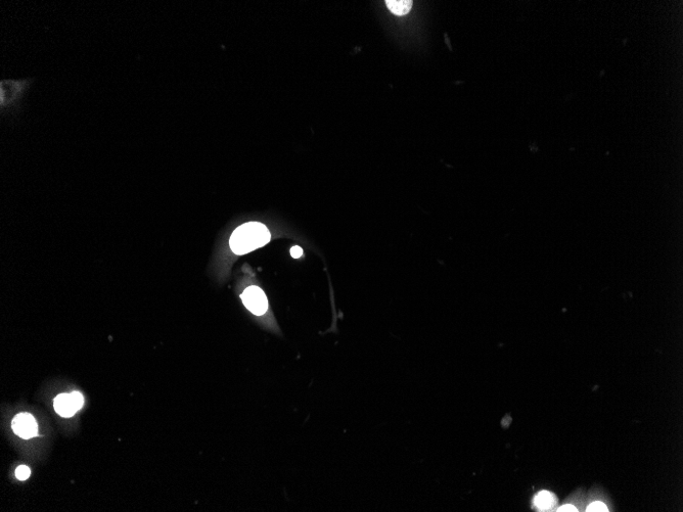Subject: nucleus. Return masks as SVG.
<instances>
[{
    "label": "nucleus",
    "mask_w": 683,
    "mask_h": 512,
    "mask_svg": "<svg viewBox=\"0 0 683 512\" xmlns=\"http://www.w3.org/2000/svg\"><path fill=\"white\" fill-rule=\"evenodd\" d=\"M244 305L246 308L257 316L264 315L268 310V300L264 292L256 286L252 285L245 290L240 296Z\"/></svg>",
    "instance_id": "obj_2"
},
{
    "label": "nucleus",
    "mask_w": 683,
    "mask_h": 512,
    "mask_svg": "<svg viewBox=\"0 0 683 512\" xmlns=\"http://www.w3.org/2000/svg\"><path fill=\"white\" fill-rule=\"evenodd\" d=\"M54 409L63 417H71L78 411L73 403L71 394L58 395L54 400Z\"/></svg>",
    "instance_id": "obj_4"
},
{
    "label": "nucleus",
    "mask_w": 683,
    "mask_h": 512,
    "mask_svg": "<svg viewBox=\"0 0 683 512\" xmlns=\"http://www.w3.org/2000/svg\"><path fill=\"white\" fill-rule=\"evenodd\" d=\"M534 504L541 511L549 510L555 505V498L551 493L547 491H542L535 496Z\"/></svg>",
    "instance_id": "obj_5"
},
{
    "label": "nucleus",
    "mask_w": 683,
    "mask_h": 512,
    "mask_svg": "<svg viewBox=\"0 0 683 512\" xmlns=\"http://www.w3.org/2000/svg\"><path fill=\"white\" fill-rule=\"evenodd\" d=\"M271 239L268 228L259 222H249L237 227L231 234L229 245L236 255H245L266 245Z\"/></svg>",
    "instance_id": "obj_1"
},
{
    "label": "nucleus",
    "mask_w": 683,
    "mask_h": 512,
    "mask_svg": "<svg viewBox=\"0 0 683 512\" xmlns=\"http://www.w3.org/2000/svg\"><path fill=\"white\" fill-rule=\"evenodd\" d=\"M557 511H559V512H570V511H571V512H576V511H577V508H576V507H574V506H573V505H569V504H568V505H564V506H561V507H559V508H558V510H557Z\"/></svg>",
    "instance_id": "obj_11"
},
{
    "label": "nucleus",
    "mask_w": 683,
    "mask_h": 512,
    "mask_svg": "<svg viewBox=\"0 0 683 512\" xmlns=\"http://www.w3.org/2000/svg\"><path fill=\"white\" fill-rule=\"evenodd\" d=\"M15 435L23 439H31L37 435L38 425L35 418L30 413L17 414L11 423Z\"/></svg>",
    "instance_id": "obj_3"
},
{
    "label": "nucleus",
    "mask_w": 683,
    "mask_h": 512,
    "mask_svg": "<svg viewBox=\"0 0 683 512\" xmlns=\"http://www.w3.org/2000/svg\"><path fill=\"white\" fill-rule=\"evenodd\" d=\"M71 397H72L73 403H74L75 407L77 408V410L81 409L82 406H83V404H84V398H83V396H82L79 392H73V393L71 394Z\"/></svg>",
    "instance_id": "obj_9"
},
{
    "label": "nucleus",
    "mask_w": 683,
    "mask_h": 512,
    "mask_svg": "<svg viewBox=\"0 0 683 512\" xmlns=\"http://www.w3.org/2000/svg\"><path fill=\"white\" fill-rule=\"evenodd\" d=\"M386 3L389 10L396 15H405L412 7L411 0H388Z\"/></svg>",
    "instance_id": "obj_6"
},
{
    "label": "nucleus",
    "mask_w": 683,
    "mask_h": 512,
    "mask_svg": "<svg viewBox=\"0 0 683 512\" xmlns=\"http://www.w3.org/2000/svg\"><path fill=\"white\" fill-rule=\"evenodd\" d=\"M291 255H292L293 258L298 259V258H300V257L303 255V251H302V249H301L300 247L296 245V247H293V248L291 249Z\"/></svg>",
    "instance_id": "obj_10"
},
{
    "label": "nucleus",
    "mask_w": 683,
    "mask_h": 512,
    "mask_svg": "<svg viewBox=\"0 0 683 512\" xmlns=\"http://www.w3.org/2000/svg\"><path fill=\"white\" fill-rule=\"evenodd\" d=\"M586 511L607 512L609 511V510H608V507H607L602 502H600V501H596V502L591 503V504L587 507Z\"/></svg>",
    "instance_id": "obj_8"
},
{
    "label": "nucleus",
    "mask_w": 683,
    "mask_h": 512,
    "mask_svg": "<svg viewBox=\"0 0 683 512\" xmlns=\"http://www.w3.org/2000/svg\"><path fill=\"white\" fill-rule=\"evenodd\" d=\"M30 475H31V469L26 465H21L15 469V477L21 481L27 480L30 477Z\"/></svg>",
    "instance_id": "obj_7"
}]
</instances>
